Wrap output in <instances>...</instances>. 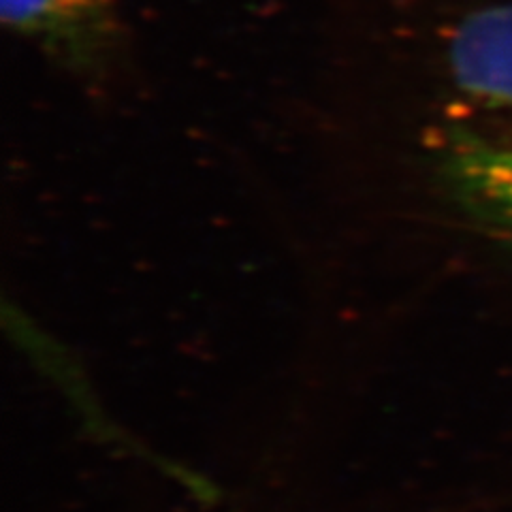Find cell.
I'll use <instances>...</instances> for the list:
<instances>
[{
	"instance_id": "cell-1",
	"label": "cell",
	"mask_w": 512,
	"mask_h": 512,
	"mask_svg": "<svg viewBox=\"0 0 512 512\" xmlns=\"http://www.w3.org/2000/svg\"><path fill=\"white\" fill-rule=\"evenodd\" d=\"M448 67L466 116L448 131L446 186L480 227L512 246V0L466 15Z\"/></svg>"
},
{
	"instance_id": "cell-2",
	"label": "cell",
	"mask_w": 512,
	"mask_h": 512,
	"mask_svg": "<svg viewBox=\"0 0 512 512\" xmlns=\"http://www.w3.org/2000/svg\"><path fill=\"white\" fill-rule=\"evenodd\" d=\"M3 20L84 77L107 71L118 52L116 0H3Z\"/></svg>"
}]
</instances>
